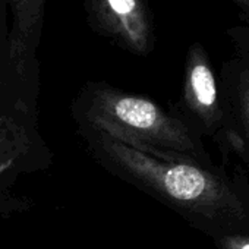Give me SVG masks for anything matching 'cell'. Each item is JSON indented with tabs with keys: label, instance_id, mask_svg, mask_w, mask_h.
Listing matches in <instances>:
<instances>
[{
	"label": "cell",
	"instance_id": "8992f818",
	"mask_svg": "<svg viewBox=\"0 0 249 249\" xmlns=\"http://www.w3.org/2000/svg\"><path fill=\"white\" fill-rule=\"evenodd\" d=\"M182 103L196 129L213 134L221 126L224 116L218 101L217 82L208 57L199 46H192L188 52Z\"/></svg>",
	"mask_w": 249,
	"mask_h": 249
},
{
	"label": "cell",
	"instance_id": "ba28073f",
	"mask_svg": "<svg viewBox=\"0 0 249 249\" xmlns=\"http://www.w3.org/2000/svg\"><path fill=\"white\" fill-rule=\"evenodd\" d=\"M217 245L220 249H249V234L248 233H233L218 237Z\"/></svg>",
	"mask_w": 249,
	"mask_h": 249
},
{
	"label": "cell",
	"instance_id": "8fae6325",
	"mask_svg": "<svg viewBox=\"0 0 249 249\" xmlns=\"http://www.w3.org/2000/svg\"><path fill=\"white\" fill-rule=\"evenodd\" d=\"M236 3H239L240 6H245V8H249V0H234Z\"/></svg>",
	"mask_w": 249,
	"mask_h": 249
},
{
	"label": "cell",
	"instance_id": "9c48e42d",
	"mask_svg": "<svg viewBox=\"0 0 249 249\" xmlns=\"http://www.w3.org/2000/svg\"><path fill=\"white\" fill-rule=\"evenodd\" d=\"M239 117L245 135L249 141V81L245 84L239 95Z\"/></svg>",
	"mask_w": 249,
	"mask_h": 249
},
{
	"label": "cell",
	"instance_id": "3957f363",
	"mask_svg": "<svg viewBox=\"0 0 249 249\" xmlns=\"http://www.w3.org/2000/svg\"><path fill=\"white\" fill-rule=\"evenodd\" d=\"M82 2L92 33L135 56H148L154 50L156 27L148 0Z\"/></svg>",
	"mask_w": 249,
	"mask_h": 249
},
{
	"label": "cell",
	"instance_id": "52a82bcc",
	"mask_svg": "<svg viewBox=\"0 0 249 249\" xmlns=\"http://www.w3.org/2000/svg\"><path fill=\"white\" fill-rule=\"evenodd\" d=\"M38 92L17 71L9 47V17H0V126L22 124L38 129Z\"/></svg>",
	"mask_w": 249,
	"mask_h": 249
},
{
	"label": "cell",
	"instance_id": "5b68a950",
	"mask_svg": "<svg viewBox=\"0 0 249 249\" xmlns=\"http://www.w3.org/2000/svg\"><path fill=\"white\" fill-rule=\"evenodd\" d=\"M47 0H8L11 57L24 82L40 91L38 47Z\"/></svg>",
	"mask_w": 249,
	"mask_h": 249
},
{
	"label": "cell",
	"instance_id": "277c9868",
	"mask_svg": "<svg viewBox=\"0 0 249 249\" xmlns=\"http://www.w3.org/2000/svg\"><path fill=\"white\" fill-rule=\"evenodd\" d=\"M52 154L38 129L22 124L0 126V214L22 213L25 199L12 194L18 178L49 167Z\"/></svg>",
	"mask_w": 249,
	"mask_h": 249
},
{
	"label": "cell",
	"instance_id": "6da1fadb",
	"mask_svg": "<svg viewBox=\"0 0 249 249\" xmlns=\"http://www.w3.org/2000/svg\"><path fill=\"white\" fill-rule=\"evenodd\" d=\"M89 156L110 175L148 194L205 231L242 230L249 207L242 192L208 166L182 154L144 153L79 123Z\"/></svg>",
	"mask_w": 249,
	"mask_h": 249
},
{
	"label": "cell",
	"instance_id": "30bf717a",
	"mask_svg": "<svg viewBox=\"0 0 249 249\" xmlns=\"http://www.w3.org/2000/svg\"><path fill=\"white\" fill-rule=\"evenodd\" d=\"M0 17H9L8 0H0Z\"/></svg>",
	"mask_w": 249,
	"mask_h": 249
},
{
	"label": "cell",
	"instance_id": "7a4b0ae2",
	"mask_svg": "<svg viewBox=\"0 0 249 249\" xmlns=\"http://www.w3.org/2000/svg\"><path fill=\"white\" fill-rule=\"evenodd\" d=\"M72 116L76 124H89L140 151L182 154L207 166L194 128L147 95L88 81L72 101Z\"/></svg>",
	"mask_w": 249,
	"mask_h": 249
}]
</instances>
